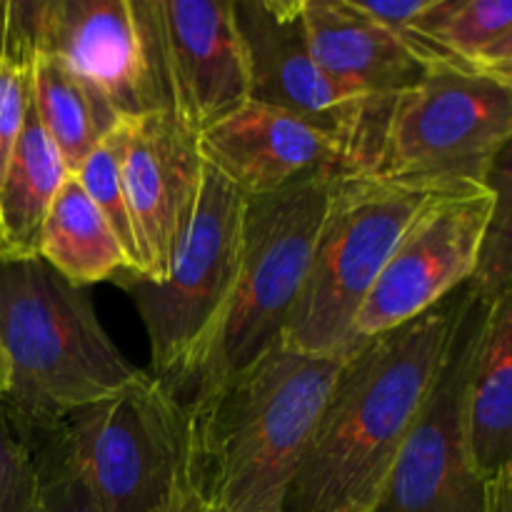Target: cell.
<instances>
[{"instance_id":"7","label":"cell","mask_w":512,"mask_h":512,"mask_svg":"<svg viewBox=\"0 0 512 512\" xmlns=\"http://www.w3.org/2000/svg\"><path fill=\"white\" fill-rule=\"evenodd\" d=\"M100 512H180L188 500V413L143 370L60 425Z\"/></svg>"},{"instance_id":"11","label":"cell","mask_w":512,"mask_h":512,"mask_svg":"<svg viewBox=\"0 0 512 512\" xmlns=\"http://www.w3.org/2000/svg\"><path fill=\"white\" fill-rule=\"evenodd\" d=\"M485 303L475 298L460 323L448 363L405 435L370 512H485V475L468 435V383Z\"/></svg>"},{"instance_id":"26","label":"cell","mask_w":512,"mask_h":512,"mask_svg":"<svg viewBox=\"0 0 512 512\" xmlns=\"http://www.w3.org/2000/svg\"><path fill=\"white\" fill-rule=\"evenodd\" d=\"M470 70L490 75V78L500 80V83L512 88V25L473 60Z\"/></svg>"},{"instance_id":"18","label":"cell","mask_w":512,"mask_h":512,"mask_svg":"<svg viewBox=\"0 0 512 512\" xmlns=\"http://www.w3.org/2000/svg\"><path fill=\"white\" fill-rule=\"evenodd\" d=\"M68 178V165L40 125L30 93L23 130L0 180V260L38 258L45 215Z\"/></svg>"},{"instance_id":"4","label":"cell","mask_w":512,"mask_h":512,"mask_svg":"<svg viewBox=\"0 0 512 512\" xmlns=\"http://www.w3.org/2000/svg\"><path fill=\"white\" fill-rule=\"evenodd\" d=\"M448 190L455 188L378 173L335 180L308 283L285 325L283 343L328 358L353 353L360 305L413 220Z\"/></svg>"},{"instance_id":"13","label":"cell","mask_w":512,"mask_h":512,"mask_svg":"<svg viewBox=\"0 0 512 512\" xmlns=\"http://www.w3.org/2000/svg\"><path fill=\"white\" fill-rule=\"evenodd\" d=\"M120 180L143 255V278L163 283L178 255L200 188L205 160L198 133L178 113L123 118L113 128Z\"/></svg>"},{"instance_id":"27","label":"cell","mask_w":512,"mask_h":512,"mask_svg":"<svg viewBox=\"0 0 512 512\" xmlns=\"http://www.w3.org/2000/svg\"><path fill=\"white\" fill-rule=\"evenodd\" d=\"M485 512H512V465L490 475L485 485Z\"/></svg>"},{"instance_id":"28","label":"cell","mask_w":512,"mask_h":512,"mask_svg":"<svg viewBox=\"0 0 512 512\" xmlns=\"http://www.w3.org/2000/svg\"><path fill=\"white\" fill-rule=\"evenodd\" d=\"M8 388H10V360L8 355H5L3 345H0V400L8 395Z\"/></svg>"},{"instance_id":"5","label":"cell","mask_w":512,"mask_h":512,"mask_svg":"<svg viewBox=\"0 0 512 512\" xmlns=\"http://www.w3.org/2000/svg\"><path fill=\"white\" fill-rule=\"evenodd\" d=\"M248 200L205 163L188 235L163 283L120 270L110 283L133 298L150 343V370L180 403L210 353L228 313L243 255Z\"/></svg>"},{"instance_id":"10","label":"cell","mask_w":512,"mask_h":512,"mask_svg":"<svg viewBox=\"0 0 512 512\" xmlns=\"http://www.w3.org/2000/svg\"><path fill=\"white\" fill-rule=\"evenodd\" d=\"M248 68V100L285 110L338 138L358 173H373L390 103L330 78L308 43L303 0H233Z\"/></svg>"},{"instance_id":"15","label":"cell","mask_w":512,"mask_h":512,"mask_svg":"<svg viewBox=\"0 0 512 512\" xmlns=\"http://www.w3.org/2000/svg\"><path fill=\"white\" fill-rule=\"evenodd\" d=\"M173 110L195 133L248 103L233 0H160Z\"/></svg>"},{"instance_id":"8","label":"cell","mask_w":512,"mask_h":512,"mask_svg":"<svg viewBox=\"0 0 512 512\" xmlns=\"http://www.w3.org/2000/svg\"><path fill=\"white\" fill-rule=\"evenodd\" d=\"M510 135V85L478 70L435 68L390 105L373 173L478 188Z\"/></svg>"},{"instance_id":"12","label":"cell","mask_w":512,"mask_h":512,"mask_svg":"<svg viewBox=\"0 0 512 512\" xmlns=\"http://www.w3.org/2000/svg\"><path fill=\"white\" fill-rule=\"evenodd\" d=\"M490 218L485 188L438 195L403 235L353 320V343L400 328L470 283Z\"/></svg>"},{"instance_id":"14","label":"cell","mask_w":512,"mask_h":512,"mask_svg":"<svg viewBox=\"0 0 512 512\" xmlns=\"http://www.w3.org/2000/svg\"><path fill=\"white\" fill-rule=\"evenodd\" d=\"M200 155L245 200L278 193L320 175L358 173L338 138L285 110L248 100L198 133Z\"/></svg>"},{"instance_id":"20","label":"cell","mask_w":512,"mask_h":512,"mask_svg":"<svg viewBox=\"0 0 512 512\" xmlns=\"http://www.w3.org/2000/svg\"><path fill=\"white\" fill-rule=\"evenodd\" d=\"M30 93L40 125L63 155L70 175L120 123L108 103L53 55L33 50Z\"/></svg>"},{"instance_id":"17","label":"cell","mask_w":512,"mask_h":512,"mask_svg":"<svg viewBox=\"0 0 512 512\" xmlns=\"http://www.w3.org/2000/svg\"><path fill=\"white\" fill-rule=\"evenodd\" d=\"M468 435L485 480L512 465V285L485 308L468 383Z\"/></svg>"},{"instance_id":"1","label":"cell","mask_w":512,"mask_h":512,"mask_svg":"<svg viewBox=\"0 0 512 512\" xmlns=\"http://www.w3.org/2000/svg\"><path fill=\"white\" fill-rule=\"evenodd\" d=\"M473 298L470 280L433 310L365 340L345 358L283 512L373 510Z\"/></svg>"},{"instance_id":"9","label":"cell","mask_w":512,"mask_h":512,"mask_svg":"<svg viewBox=\"0 0 512 512\" xmlns=\"http://www.w3.org/2000/svg\"><path fill=\"white\" fill-rule=\"evenodd\" d=\"M18 10L35 53L60 60L120 120L173 110L160 0H18Z\"/></svg>"},{"instance_id":"2","label":"cell","mask_w":512,"mask_h":512,"mask_svg":"<svg viewBox=\"0 0 512 512\" xmlns=\"http://www.w3.org/2000/svg\"><path fill=\"white\" fill-rule=\"evenodd\" d=\"M345 358L300 353L280 340L193 395L185 403L188 503L200 512H283Z\"/></svg>"},{"instance_id":"16","label":"cell","mask_w":512,"mask_h":512,"mask_svg":"<svg viewBox=\"0 0 512 512\" xmlns=\"http://www.w3.org/2000/svg\"><path fill=\"white\" fill-rule=\"evenodd\" d=\"M303 18L320 68L363 98L390 103L430 75L398 35L360 13L353 0H303Z\"/></svg>"},{"instance_id":"29","label":"cell","mask_w":512,"mask_h":512,"mask_svg":"<svg viewBox=\"0 0 512 512\" xmlns=\"http://www.w3.org/2000/svg\"><path fill=\"white\" fill-rule=\"evenodd\" d=\"M180 512H200V510H195V508H193V505H190V503H188V500H185L183 510H180Z\"/></svg>"},{"instance_id":"25","label":"cell","mask_w":512,"mask_h":512,"mask_svg":"<svg viewBox=\"0 0 512 512\" xmlns=\"http://www.w3.org/2000/svg\"><path fill=\"white\" fill-rule=\"evenodd\" d=\"M38 490L33 450L0 405V512H35Z\"/></svg>"},{"instance_id":"24","label":"cell","mask_w":512,"mask_h":512,"mask_svg":"<svg viewBox=\"0 0 512 512\" xmlns=\"http://www.w3.org/2000/svg\"><path fill=\"white\" fill-rule=\"evenodd\" d=\"M23 438L33 450L40 480L35 512H100L88 483L70 458L60 425L55 430L30 433Z\"/></svg>"},{"instance_id":"23","label":"cell","mask_w":512,"mask_h":512,"mask_svg":"<svg viewBox=\"0 0 512 512\" xmlns=\"http://www.w3.org/2000/svg\"><path fill=\"white\" fill-rule=\"evenodd\" d=\"M73 178L83 185L88 198L98 205L103 218L108 220L110 230L128 258L130 270L135 275H143V255H140L138 235H135L133 218H130L128 200H125L123 180H120L118 145H115L113 133L100 140L98 148L83 160Z\"/></svg>"},{"instance_id":"6","label":"cell","mask_w":512,"mask_h":512,"mask_svg":"<svg viewBox=\"0 0 512 512\" xmlns=\"http://www.w3.org/2000/svg\"><path fill=\"white\" fill-rule=\"evenodd\" d=\"M335 180L320 175L245 203L243 255L233 298L188 400L253 365L283 340L308 283Z\"/></svg>"},{"instance_id":"3","label":"cell","mask_w":512,"mask_h":512,"mask_svg":"<svg viewBox=\"0 0 512 512\" xmlns=\"http://www.w3.org/2000/svg\"><path fill=\"white\" fill-rule=\"evenodd\" d=\"M0 345L10 360L0 405L23 435L55 430L143 373L105 333L90 295L43 258L0 260Z\"/></svg>"},{"instance_id":"19","label":"cell","mask_w":512,"mask_h":512,"mask_svg":"<svg viewBox=\"0 0 512 512\" xmlns=\"http://www.w3.org/2000/svg\"><path fill=\"white\" fill-rule=\"evenodd\" d=\"M38 258L83 290L105 280L110 283L120 270H130L108 220L73 175L58 190L45 215Z\"/></svg>"},{"instance_id":"21","label":"cell","mask_w":512,"mask_h":512,"mask_svg":"<svg viewBox=\"0 0 512 512\" xmlns=\"http://www.w3.org/2000/svg\"><path fill=\"white\" fill-rule=\"evenodd\" d=\"M483 185L490 193V218L473 285L490 303L512 285V135L490 160Z\"/></svg>"},{"instance_id":"22","label":"cell","mask_w":512,"mask_h":512,"mask_svg":"<svg viewBox=\"0 0 512 512\" xmlns=\"http://www.w3.org/2000/svg\"><path fill=\"white\" fill-rule=\"evenodd\" d=\"M30 68L33 45L18 3L0 0V180L23 130L30 103Z\"/></svg>"}]
</instances>
